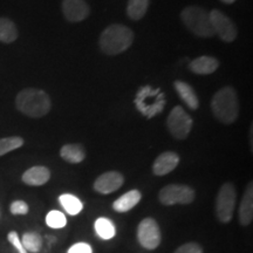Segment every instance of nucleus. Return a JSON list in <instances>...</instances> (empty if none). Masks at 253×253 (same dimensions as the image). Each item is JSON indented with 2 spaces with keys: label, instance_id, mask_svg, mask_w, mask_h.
I'll list each match as a JSON object with an SVG mask.
<instances>
[{
  "label": "nucleus",
  "instance_id": "f257e3e1",
  "mask_svg": "<svg viewBox=\"0 0 253 253\" xmlns=\"http://www.w3.org/2000/svg\"><path fill=\"white\" fill-rule=\"evenodd\" d=\"M15 106L19 112L28 118L39 119L49 113L52 102L45 90L25 88L15 97Z\"/></svg>",
  "mask_w": 253,
  "mask_h": 253
},
{
  "label": "nucleus",
  "instance_id": "f03ea898",
  "mask_svg": "<svg viewBox=\"0 0 253 253\" xmlns=\"http://www.w3.org/2000/svg\"><path fill=\"white\" fill-rule=\"evenodd\" d=\"M134 41V32L121 24L110 25L101 33L99 45L103 53L118 55L126 52Z\"/></svg>",
  "mask_w": 253,
  "mask_h": 253
},
{
  "label": "nucleus",
  "instance_id": "7ed1b4c3",
  "mask_svg": "<svg viewBox=\"0 0 253 253\" xmlns=\"http://www.w3.org/2000/svg\"><path fill=\"white\" fill-rule=\"evenodd\" d=\"M211 110L214 118L221 123L231 125L238 119V95L233 87H224L213 95L211 100Z\"/></svg>",
  "mask_w": 253,
  "mask_h": 253
},
{
  "label": "nucleus",
  "instance_id": "20e7f679",
  "mask_svg": "<svg viewBox=\"0 0 253 253\" xmlns=\"http://www.w3.org/2000/svg\"><path fill=\"white\" fill-rule=\"evenodd\" d=\"M181 19L185 27L195 36L201 38H212L214 36L210 14L207 9L196 5L188 6L181 12Z\"/></svg>",
  "mask_w": 253,
  "mask_h": 253
},
{
  "label": "nucleus",
  "instance_id": "39448f33",
  "mask_svg": "<svg viewBox=\"0 0 253 253\" xmlns=\"http://www.w3.org/2000/svg\"><path fill=\"white\" fill-rule=\"evenodd\" d=\"M166 103V95L161 93L160 89H153L149 86L142 87L135 97L137 109L148 119L162 112Z\"/></svg>",
  "mask_w": 253,
  "mask_h": 253
},
{
  "label": "nucleus",
  "instance_id": "423d86ee",
  "mask_svg": "<svg viewBox=\"0 0 253 253\" xmlns=\"http://www.w3.org/2000/svg\"><path fill=\"white\" fill-rule=\"evenodd\" d=\"M237 191L232 183L221 185L216 199V214L221 223H229L233 217L236 208Z\"/></svg>",
  "mask_w": 253,
  "mask_h": 253
},
{
  "label": "nucleus",
  "instance_id": "0eeeda50",
  "mask_svg": "<svg viewBox=\"0 0 253 253\" xmlns=\"http://www.w3.org/2000/svg\"><path fill=\"white\" fill-rule=\"evenodd\" d=\"M168 130L176 140H184L191 131L194 121L181 106H176L167 119Z\"/></svg>",
  "mask_w": 253,
  "mask_h": 253
},
{
  "label": "nucleus",
  "instance_id": "6e6552de",
  "mask_svg": "<svg viewBox=\"0 0 253 253\" xmlns=\"http://www.w3.org/2000/svg\"><path fill=\"white\" fill-rule=\"evenodd\" d=\"M160 202L163 205L175 204H190L195 199L194 189L184 184H169L161 190L158 194Z\"/></svg>",
  "mask_w": 253,
  "mask_h": 253
},
{
  "label": "nucleus",
  "instance_id": "1a4fd4ad",
  "mask_svg": "<svg viewBox=\"0 0 253 253\" xmlns=\"http://www.w3.org/2000/svg\"><path fill=\"white\" fill-rule=\"evenodd\" d=\"M209 14H210V21L214 34H217L225 42H232L236 40L238 30L235 23L227 15L220 12L219 9H212L209 12Z\"/></svg>",
  "mask_w": 253,
  "mask_h": 253
},
{
  "label": "nucleus",
  "instance_id": "9d476101",
  "mask_svg": "<svg viewBox=\"0 0 253 253\" xmlns=\"http://www.w3.org/2000/svg\"><path fill=\"white\" fill-rule=\"evenodd\" d=\"M137 239L140 244L147 250L157 249L162 240L160 226L153 218H145L138 224Z\"/></svg>",
  "mask_w": 253,
  "mask_h": 253
},
{
  "label": "nucleus",
  "instance_id": "9b49d317",
  "mask_svg": "<svg viewBox=\"0 0 253 253\" xmlns=\"http://www.w3.org/2000/svg\"><path fill=\"white\" fill-rule=\"evenodd\" d=\"M61 8L63 17L71 23H80L90 13L89 5L86 0H62Z\"/></svg>",
  "mask_w": 253,
  "mask_h": 253
},
{
  "label": "nucleus",
  "instance_id": "f8f14e48",
  "mask_svg": "<svg viewBox=\"0 0 253 253\" xmlns=\"http://www.w3.org/2000/svg\"><path fill=\"white\" fill-rule=\"evenodd\" d=\"M123 182H125V177L122 173L118 171L104 172L94 182V190L99 194L108 195L121 188Z\"/></svg>",
  "mask_w": 253,
  "mask_h": 253
},
{
  "label": "nucleus",
  "instance_id": "ddd939ff",
  "mask_svg": "<svg viewBox=\"0 0 253 253\" xmlns=\"http://www.w3.org/2000/svg\"><path fill=\"white\" fill-rule=\"evenodd\" d=\"M179 163V156L173 151L161 154L153 164V172L156 176H164L173 171Z\"/></svg>",
  "mask_w": 253,
  "mask_h": 253
},
{
  "label": "nucleus",
  "instance_id": "4468645a",
  "mask_svg": "<svg viewBox=\"0 0 253 253\" xmlns=\"http://www.w3.org/2000/svg\"><path fill=\"white\" fill-rule=\"evenodd\" d=\"M219 67V61L213 56H199V58L192 60L190 62V71L198 75H209L212 74Z\"/></svg>",
  "mask_w": 253,
  "mask_h": 253
},
{
  "label": "nucleus",
  "instance_id": "2eb2a0df",
  "mask_svg": "<svg viewBox=\"0 0 253 253\" xmlns=\"http://www.w3.org/2000/svg\"><path fill=\"white\" fill-rule=\"evenodd\" d=\"M50 178V171L48 168L42 166L32 167L24 172L23 182L31 186H40L46 184Z\"/></svg>",
  "mask_w": 253,
  "mask_h": 253
},
{
  "label": "nucleus",
  "instance_id": "dca6fc26",
  "mask_svg": "<svg viewBox=\"0 0 253 253\" xmlns=\"http://www.w3.org/2000/svg\"><path fill=\"white\" fill-rule=\"evenodd\" d=\"M253 219V186L250 183L246 188L239 208V221L242 225H249Z\"/></svg>",
  "mask_w": 253,
  "mask_h": 253
},
{
  "label": "nucleus",
  "instance_id": "f3484780",
  "mask_svg": "<svg viewBox=\"0 0 253 253\" xmlns=\"http://www.w3.org/2000/svg\"><path fill=\"white\" fill-rule=\"evenodd\" d=\"M173 86H175V89L177 91V94L179 95V97H181V100H183V102H184L190 109L196 110L198 108L199 101L194 88L190 86L189 84H186V82L181 80L175 81Z\"/></svg>",
  "mask_w": 253,
  "mask_h": 253
},
{
  "label": "nucleus",
  "instance_id": "a211bd4d",
  "mask_svg": "<svg viewBox=\"0 0 253 253\" xmlns=\"http://www.w3.org/2000/svg\"><path fill=\"white\" fill-rule=\"evenodd\" d=\"M141 198L142 195L138 190H130L114 202L113 209L116 212H126L140 203Z\"/></svg>",
  "mask_w": 253,
  "mask_h": 253
},
{
  "label": "nucleus",
  "instance_id": "6ab92c4d",
  "mask_svg": "<svg viewBox=\"0 0 253 253\" xmlns=\"http://www.w3.org/2000/svg\"><path fill=\"white\" fill-rule=\"evenodd\" d=\"M61 156L68 163H81L86 157L84 147L81 144H65L60 150Z\"/></svg>",
  "mask_w": 253,
  "mask_h": 253
},
{
  "label": "nucleus",
  "instance_id": "aec40b11",
  "mask_svg": "<svg viewBox=\"0 0 253 253\" xmlns=\"http://www.w3.org/2000/svg\"><path fill=\"white\" fill-rule=\"evenodd\" d=\"M18 28L11 19L0 18V41L4 43H12L18 39Z\"/></svg>",
  "mask_w": 253,
  "mask_h": 253
},
{
  "label": "nucleus",
  "instance_id": "412c9836",
  "mask_svg": "<svg viewBox=\"0 0 253 253\" xmlns=\"http://www.w3.org/2000/svg\"><path fill=\"white\" fill-rule=\"evenodd\" d=\"M150 0H129L126 5V15L131 20H140L145 15Z\"/></svg>",
  "mask_w": 253,
  "mask_h": 253
},
{
  "label": "nucleus",
  "instance_id": "4be33fe9",
  "mask_svg": "<svg viewBox=\"0 0 253 253\" xmlns=\"http://www.w3.org/2000/svg\"><path fill=\"white\" fill-rule=\"evenodd\" d=\"M95 231H96L97 236L104 240L112 239L116 235V229L113 221L104 217H101L95 221Z\"/></svg>",
  "mask_w": 253,
  "mask_h": 253
},
{
  "label": "nucleus",
  "instance_id": "5701e85b",
  "mask_svg": "<svg viewBox=\"0 0 253 253\" xmlns=\"http://www.w3.org/2000/svg\"><path fill=\"white\" fill-rule=\"evenodd\" d=\"M59 202L62 205V208L65 209L66 212L71 214V216H77L78 213L81 212L82 208H84L80 199L71 194L61 195L59 197Z\"/></svg>",
  "mask_w": 253,
  "mask_h": 253
},
{
  "label": "nucleus",
  "instance_id": "b1692460",
  "mask_svg": "<svg viewBox=\"0 0 253 253\" xmlns=\"http://www.w3.org/2000/svg\"><path fill=\"white\" fill-rule=\"evenodd\" d=\"M21 243L27 252L37 253L42 246V238L36 232H26L21 238Z\"/></svg>",
  "mask_w": 253,
  "mask_h": 253
},
{
  "label": "nucleus",
  "instance_id": "393cba45",
  "mask_svg": "<svg viewBox=\"0 0 253 253\" xmlns=\"http://www.w3.org/2000/svg\"><path fill=\"white\" fill-rule=\"evenodd\" d=\"M24 145V140L19 136H12V137L0 138V156L11 153L15 149H19Z\"/></svg>",
  "mask_w": 253,
  "mask_h": 253
},
{
  "label": "nucleus",
  "instance_id": "a878e982",
  "mask_svg": "<svg viewBox=\"0 0 253 253\" xmlns=\"http://www.w3.org/2000/svg\"><path fill=\"white\" fill-rule=\"evenodd\" d=\"M46 224L52 229H62L67 224L66 216L60 211H49L46 216Z\"/></svg>",
  "mask_w": 253,
  "mask_h": 253
},
{
  "label": "nucleus",
  "instance_id": "bb28decb",
  "mask_svg": "<svg viewBox=\"0 0 253 253\" xmlns=\"http://www.w3.org/2000/svg\"><path fill=\"white\" fill-rule=\"evenodd\" d=\"M173 253H203V249H202V246L198 243L191 242L179 246Z\"/></svg>",
  "mask_w": 253,
  "mask_h": 253
},
{
  "label": "nucleus",
  "instance_id": "cd10ccee",
  "mask_svg": "<svg viewBox=\"0 0 253 253\" xmlns=\"http://www.w3.org/2000/svg\"><path fill=\"white\" fill-rule=\"evenodd\" d=\"M7 238H8V242L11 243L12 246H13L19 253H28L26 250H25L23 243H21V239L19 238L18 233L15 232V231H11V232L8 233Z\"/></svg>",
  "mask_w": 253,
  "mask_h": 253
},
{
  "label": "nucleus",
  "instance_id": "c85d7f7f",
  "mask_svg": "<svg viewBox=\"0 0 253 253\" xmlns=\"http://www.w3.org/2000/svg\"><path fill=\"white\" fill-rule=\"evenodd\" d=\"M9 210L13 214H26L28 212V205L24 201H15L11 204Z\"/></svg>",
  "mask_w": 253,
  "mask_h": 253
},
{
  "label": "nucleus",
  "instance_id": "c756f323",
  "mask_svg": "<svg viewBox=\"0 0 253 253\" xmlns=\"http://www.w3.org/2000/svg\"><path fill=\"white\" fill-rule=\"evenodd\" d=\"M68 253H93V250L87 243H77L69 248Z\"/></svg>",
  "mask_w": 253,
  "mask_h": 253
},
{
  "label": "nucleus",
  "instance_id": "7c9ffc66",
  "mask_svg": "<svg viewBox=\"0 0 253 253\" xmlns=\"http://www.w3.org/2000/svg\"><path fill=\"white\" fill-rule=\"evenodd\" d=\"M220 1H223L224 4H233L236 0H220Z\"/></svg>",
  "mask_w": 253,
  "mask_h": 253
}]
</instances>
